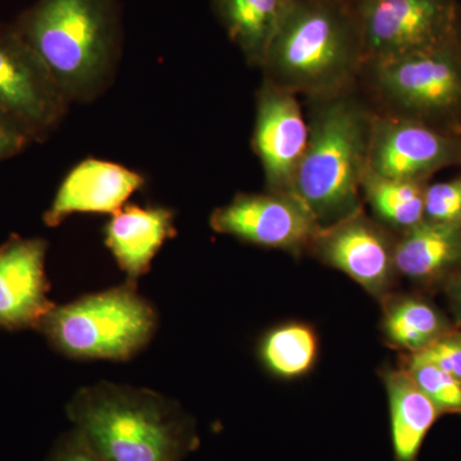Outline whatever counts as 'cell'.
Listing matches in <instances>:
<instances>
[{"mask_svg":"<svg viewBox=\"0 0 461 461\" xmlns=\"http://www.w3.org/2000/svg\"><path fill=\"white\" fill-rule=\"evenodd\" d=\"M293 0H215L230 41L250 62L263 65Z\"/></svg>","mask_w":461,"mask_h":461,"instance_id":"cell-18","label":"cell"},{"mask_svg":"<svg viewBox=\"0 0 461 461\" xmlns=\"http://www.w3.org/2000/svg\"><path fill=\"white\" fill-rule=\"evenodd\" d=\"M412 355L436 364L461 381V330H448L426 348Z\"/></svg>","mask_w":461,"mask_h":461,"instance_id":"cell-24","label":"cell"},{"mask_svg":"<svg viewBox=\"0 0 461 461\" xmlns=\"http://www.w3.org/2000/svg\"><path fill=\"white\" fill-rule=\"evenodd\" d=\"M363 32L375 62L436 47L455 38L454 0H366Z\"/></svg>","mask_w":461,"mask_h":461,"instance_id":"cell-10","label":"cell"},{"mask_svg":"<svg viewBox=\"0 0 461 461\" xmlns=\"http://www.w3.org/2000/svg\"><path fill=\"white\" fill-rule=\"evenodd\" d=\"M384 382L396 461H417L421 444L441 411L406 369L388 373Z\"/></svg>","mask_w":461,"mask_h":461,"instance_id":"cell-17","label":"cell"},{"mask_svg":"<svg viewBox=\"0 0 461 461\" xmlns=\"http://www.w3.org/2000/svg\"><path fill=\"white\" fill-rule=\"evenodd\" d=\"M395 269L412 281L432 284L461 266V226L423 222L406 230L393 247Z\"/></svg>","mask_w":461,"mask_h":461,"instance_id":"cell-16","label":"cell"},{"mask_svg":"<svg viewBox=\"0 0 461 461\" xmlns=\"http://www.w3.org/2000/svg\"><path fill=\"white\" fill-rule=\"evenodd\" d=\"M48 242L12 235L0 245V330L39 329L54 308L45 272Z\"/></svg>","mask_w":461,"mask_h":461,"instance_id":"cell-12","label":"cell"},{"mask_svg":"<svg viewBox=\"0 0 461 461\" xmlns=\"http://www.w3.org/2000/svg\"><path fill=\"white\" fill-rule=\"evenodd\" d=\"M355 50L344 21L330 9L294 2L269 45L263 66L288 91L323 94L353 71Z\"/></svg>","mask_w":461,"mask_h":461,"instance_id":"cell-5","label":"cell"},{"mask_svg":"<svg viewBox=\"0 0 461 461\" xmlns=\"http://www.w3.org/2000/svg\"><path fill=\"white\" fill-rule=\"evenodd\" d=\"M384 330L391 344L415 354L451 329L444 315L426 300L402 296L387 306Z\"/></svg>","mask_w":461,"mask_h":461,"instance_id":"cell-19","label":"cell"},{"mask_svg":"<svg viewBox=\"0 0 461 461\" xmlns=\"http://www.w3.org/2000/svg\"><path fill=\"white\" fill-rule=\"evenodd\" d=\"M211 227L257 247L294 250L313 242L323 227L294 194H239L215 209Z\"/></svg>","mask_w":461,"mask_h":461,"instance_id":"cell-9","label":"cell"},{"mask_svg":"<svg viewBox=\"0 0 461 461\" xmlns=\"http://www.w3.org/2000/svg\"><path fill=\"white\" fill-rule=\"evenodd\" d=\"M36 142L32 132L8 115L0 113V162L17 156Z\"/></svg>","mask_w":461,"mask_h":461,"instance_id":"cell-26","label":"cell"},{"mask_svg":"<svg viewBox=\"0 0 461 461\" xmlns=\"http://www.w3.org/2000/svg\"><path fill=\"white\" fill-rule=\"evenodd\" d=\"M14 27L69 104L93 102L113 80L121 54L117 0H38Z\"/></svg>","mask_w":461,"mask_h":461,"instance_id":"cell-1","label":"cell"},{"mask_svg":"<svg viewBox=\"0 0 461 461\" xmlns=\"http://www.w3.org/2000/svg\"><path fill=\"white\" fill-rule=\"evenodd\" d=\"M157 327L156 309L126 282L54 306L38 330L67 357L123 362L147 348Z\"/></svg>","mask_w":461,"mask_h":461,"instance_id":"cell-4","label":"cell"},{"mask_svg":"<svg viewBox=\"0 0 461 461\" xmlns=\"http://www.w3.org/2000/svg\"><path fill=\"white\" fill-rule=\"evenodd\" d=\"M104 244L118 267L136 286L167 240L176 238L175 213L166 206L127 204L105 224Z\"/></svg>","mask_w":461,"mask_h":461,"instance_id":"cell-15","label":"cell"},{"mask_svg":"<svg viewBox=\"0 0 461 461\" xmlns=\"http://www.w3.org/2000/svg\"><path fill=\"white\" fill-rule=\"evenodd\" d=\"M321 259L344 272L369 293H384L391 277L393 248L377 227L357 213L323 227L314 241Z\"/></svg>","mask_w":461,"mask_h":461,"instance_id":"cell-14","label":"cell"},{"mask_svg":"<svg viewBox=\"0 0 461 461\" xmlns=\"http://www.w3.org/2000/svg\"><path fill=\"white\" fill-rule=\"evenodd\" d=\"M144 185L145 178L133 169L87 158L67 173L42 220L53 229L76 213L114 214Z\"/></svg>","mask_w":461,"mask_h":461,"instance_id":"cell-13","label":"cell"},{"mask_svg":"<svg viewBox=\"0 0 461 461\" xmlns=\"http://www.w3.org/2000/svg\"><path fill=\"white\" fill-rule=\"evenodd\" d=\"M68 107L47 67L14 25H0V113L41 142L57 129Z\"/></svg>","mask_w":461,"mask_h":461,"instance_id":"cell-7","label":"cell"},{"mask_svg":"<svg viewBox=\"0 0 461 461\" xmlns=\"http://www.w3.org/2000/svg\"><path fill=\"white\" fill-rule=\"evenodd\" d=\"M309 127L308 148L291 194L321 226L338 223L359 211L357 194L366 168L371 123L353 103L333 100L314 114Z\"/></svg>","mask_w":461,"mask_h":461,"instance_id":"cell-3","label":"cell"},{"mask_svg":"<svg viewBox=\"0 0 461 461\" xmlns=\"http://www.w3.org/2000/svg\"><path fill=\"white\" fill-rule=\"evenodd\" d=\"M67 415L102 461H184L199 444L189 415L144 388L99 382L76 393Z\"/></svg>","mask_w":461,"mask_h":461,"instance_id":"cell-2","label":"cell"},{"mask_svg":"<svg viewBox=\"0 0 461 461\" xmlns=\"http://www.w3.org/2000/svg\"><path fill=\"white\" fill-rule=\"evenodd\" d=\"M424 220L461 226V176L450 181L427 185Z\"/></svg>","mask_w":461,"mask_h":461,"instance_id":"cell-23","label":"cell"},{"mask_svg":"<svg viewBox=\"0 0 461 461\" xmlns=\"http://www.w3.org/2000/svg\"><path fill=\"white\" fill-rule=\"evenodd\" d=\"M406 371L439 411H461V381L417 355H409Z\"/></svg>","mask_w":461,"mask_h":461,"instance_id":"cell-22","label":"cell"},{"mask_svg":"<svg viewBox=\"0 0 461 461\" xmlns=\"http://www.w3.org/2000/svg\"><path fill=\"white\" fill-rule=\"evenodd\" d=\"M320 341L312 327L288 323L269 330L259 346V357L266 368L277 377H302L317 362Z\"/></svg>","mask_w":461,"mask_h":461,"instance_id":"cell-20","label":"cell"},{"mask_svg":"<svg viewBox=\"0 0 461 461\" xmlns=\"http://www.w3.org/2000/svg\"><path fill=\"white\" fill-rule=\"evenodd\" d=\"M378 86L405 117L445 120L461 111V50L456 39L375 62Z\"/></svg>","mask_w":461,"mask_h":461,"instance_id":"cell-6","label":"cell"},{"mask_svg":"<svg viewBox=\"0 0 461 461\" xmlns=\"http://www.w3.org/2000/svg\"><path fill=\"white\" fill-rule=\"evenodd\" d=\"M448 290L455 314L461 324V266L455 269L453 278L448 282Z\"/></svg>","mask_w":461,"mask_h":461,"instance_id":"cell-27","label":"cell"},{"mask_svg":"<svg viewBox=\"0 0 461 461\" xmlns=\"http://www.w3.org/2000/svg\"><path fill=\"white\" fill-rule=\"evenodd\" d=\"M47 461H102L77 429H72L58 438Z\"/></svg>","mask_w":461,"mask_h":461,"instance_id":"cell-25","label":"cell"},{"mask_svg":"<svg viewBox=\"0 0 461 461\" xmlns=\"http://www.w3.org/2000/svg\"><path fill=\"white\" fill-rule=\"evenodd\" d=\"M311 127L291 91L267 81L258 94L253 145L272 193L293 191Z\"/></svg>","mask_w":461,"mask_h":461,"instance_id":"cell-11","label":"cell"},{"mask_svg":"<svg viewBox=\"0 0 461 461\" xmlns=\"http://www.w3.org/2000/svg\"><path fill=\"white\" fill-rule=\"evenodd\" d=\"M461 163V135L405 117L378 118L369 127L366 168L393 180L427 181Z\"/></svg>","mask_w":461,"mask_h":461,"instance_id":"cell-8","label":"cell"},{"mask_svg":"<svg viewBox=\"0 0 461 461\" xmlns=\"http://www.w3.org/2000/svg\"><path fill=\"white\" fill-rule=\"evenodd\" d=\"M426 186V181L393 180L368 168L362 181L373 211L382 220L403 230L423 222Z\"/></svg>","mask_w":461,"mask_h":461,"instance_id":"cell-21","label":"cell"}]
</instances>
